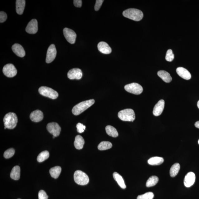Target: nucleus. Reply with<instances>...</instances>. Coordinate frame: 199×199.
<instances>
[{
    "label": "nucleus",
    "mask_w": 199,
    "mask_h": 199,
    "mask_svg": "<svg viewBox=\"0 0 199 199\" xmlns=\"http://www.w3.org/2000/svg\"><path fill=\"white\" fill-rule=\"evenodd\" d=\"M95 101L94 99L82 101L78 104L73 107L72 112L75 115H78L86 110L89 108L94 104Z\"/></svg>",
    "instance_id": "f257e3e1"
},
{
    "label": "nucleus",
    "mask_w": 199,
    "mask_h": 199,
    "mask_svg": "<svg viewBox=\"0 0 199 199\" xmlns=\"http://www.w3.org/2000/svg\"><path fill=\"white\" fill-rule=\"evenodd\" d=\"M123 15L125 17L135 21H139L143 17V12L140 10L131 8L125 10L123 12Z\"/></svg>",
    "instance_id": "f03ea898"
},
{
    "label": "nucleus",
    "mask_w": 199,
    "mask_h": 199,
    "mask_svg": "<svg viewBox=\"0 0 199 199\" xmlns=\"http://www.w3.org/2000/svg\"><path fill=\"white\" fill-rule=\"evenodd\" d=\"M3 122L5 129H14L17 125L18 122L17 115L15 113H8L4 117Z\"/></svg>",
    "instance_id": "7ed1b4c3"
},
{
    "label": "nucleus",
    "mask_w": 199,
    "mask_h": 199,
    "mask_svg": "<svg viewBox=\"0 0 199 199\" xmlns=\"http://www.w3.org/2000/svg\"><path fill=\"white\" fill-rule=\"evenodd\" d=\"M118 115L119 118L123 121L133 122L135 119L134 111L131 109H126L120 111Z\"/></svg>",
    "instance_id": "20e7f679"
},
{
    "label": "nucleus",
    "mask_w": 199,
    "mask_h": 199,
    "mask_svg": "<svg viewBox=\"0 0 199 199\" xmlns=\"http://www.w3.org/2000/svg\"><path fill=\"white\" fill-rule=\"evenodd\" d=\"M74 179L76 183L82 186L88 184L89 181L88 176L80 170H77L75 172Z\"/></svg>",
    "instance_id": "39448f33"
},
{
    "label": "nucleus",
    "mask_w": 199,
    "mask_h": 199,
    "mask_svg": "<svg viewBox=\"0 0 199 199\" xmlns=\"http://www.w3.org/2000/svg\"><path fill=\"white\" fill-rule=\"evenodd\" d=\"M40 94L52 99H56L58 96V93L53 89L46 86H42L38 89Z\"/></svg>",
    "instance_id": "423d86ee"
},
{
    "label": "nucleus",
    "mask_w": 199,
    "mask_h": 199,
    "mask_svg": "<svg viewBox=\"0 0 199 199\" xmlns=\"http://www.w3.org/2000/svg\"><path fill=\"white\" fill-rule=\"evenodd\" d=\"M124 88L127 92L136 95L141 94L143 91V89L141 85L136 83L125 85Z\"/></svg>",
    "instance_id": "0eeeda50"
},
{
    "label": "nucleus",
    "mask_w": 199,
    "mask_h": 199,
    "mask_svg": "<svg viewBox=\"0 0 199 199\" xmlns=\"http://www.w3.org/2000/svg\"><path fill=\"white\" fill-rule=\"evenodd\" d=\"M3 72L4 75L8 78H13L17 74V70L14 65L7 64L3 67Z\"/></svg>",
    "instance_id": "6e6552de"
},
{
    "label": "nucleus",
    "mask_w": 199,
    "mask_h": 199,
    "mask_svg": "<svg viewBox=\"0 0 199 199\" xmlns=\"http://www.w3.org/2000/svg\"><path fill=\"white\" fill-rule=\"evenodd\" d=\"M63 33L67 41L71 44H74L76 41V34L73 30L68 28L63 30Z\"/></svg>",
    "instance_id": "1a4fd4ad"
},
{
    "label": "nucleus",
    "mask_w": 199,
    "mask_h": 199,
    "mask_svg": "<svg viewBox=\"0 0 199 199\" xmlns=\"http://www.w3.org/2000/svg\"><path fill=\"white\" fill-rule=\"evenodd\" d=\"M46 129L48 131L55 137H57L60 134L61 128L57 123L52 122L48 123L46 126Z\"/></svg>",
    "instance_id": "9d476101"
},
{
    "label": "nucleus",
    "mask_w": 199,
    "mask_h": 199,
    "mask_svg": "<svg viewBox=\"0 0 199 199\" xmlns=\"http://www.w3.org/2000/svg\"><path fill=\"white\" fill-rule=\"evenodd\" d=\"M56 50L54 44L51 45L48 48L46 58V62L48 64L50 63L56 58Z\"/></svg>",
    "instance_id": "9b49d317"
},
{
    "label": "nucleus",
    "mask_w": 199,
    "mask_h": 199,
    "mask_svg": "<svg viewBox=\"0 0 199 199\" xmlns=\"http://www.w3.org/2000/svg\"><path fill=\"white\" fill-rule=\"evenodd\" d=\"M83 75L82 70L79 68H74L70 70L68 73V78L71 80H80Z\"/></svg>",
    "instance_id": "f8f14e48"
},
{
    "label": "nucleus",
    "mask_w": 199,
    "mask_h": 199,
    "mask_svg": "<svg viewBox=\"0 0 199 199\" xmlns=\"http://www.w3.org/2000/svg\"><path fill=\"white\" fill-rule=\"evenodd\" d=\"M38 30V22L35 19H32L28 23L26 28V32L30 34H35Z\"/></svg>",
    "instance_id": "ddd939ff"
},
{
    "label": "nucleus",
    "mask_w": 199,
    "mask_h": 199,
    "mask_svg": "<svg viewBox=\"0 0 199 199\" xmlns=\"http://www.w3.org/2000/svg\"><path fill=\"white\" fill-rule=\"evenodd\" d=\"M196 180L195 174L192 172H190L185 177L184 183L187 187H190L193 185Z\"/></svg>",
    "instance_id": "4468645a"
},
{
    "label": "nucleus",
    "mask_w": 199,
    "mask_h": 199,
    "mask_svg": "<svg viewBox=\"0 0 199 199\" xmlns=\"http://www.w3.org/2000/svg\"><path fill=\"white\" fill-rule=\"evenodd\" d=\"M165 102L163 100H161L158 101L155 105L153 109V113L155 116H158L162 114L163 112Z\"/></svg>",
    "instance_id": "2eb2a0df"
},
{
    "label": "nucleus",
    "mask_w": 199,
    "mask_h": 199,
    "mask_svg": "<svg viewBox=\"0 0 199 199\" xmlns=\"http://www.w3.org/2000/svg\"><path fill=\"white\" fill-rule=\"evenodd\" d=\"M12 50L16 55L20 57H23L25 56V51L21 45L18 44H14L12 46Z\"/></svg>",
    "instance_id": "dca6fc26"
},
{
    "label": "nucleus",
    "mask_w": 199,
    "mask_h": 199,
    "mask_svg": "<svg viewBox=\"0 0 199 199\" xmlns=\"http://www.w3.org/2000/svg\"><path fill=\"white\" fill-rule=\"evenodd\" d=\"M43 114L39 110L34 111L30 115V119L34 122H39L43 119Z\"/></svg>",
    "instance_id": "f3484780"
},
{
    "label": "nucleus",
    "mask_w": 199,
    "mask_h": 199,
    "mask_svg": "<svg viewBox=\"0 0 199 199\" xmlns=\"http://www.w3.org/2000/svg\"><path fill=\"white\" fill-rule=\"evenodd\" d=\"M97 47L99 51L105 54H110L112 51L111 48L108 44L104 42H100L98 44Z\"/></svg>",
    "instance_id": "a211bd4d"
},
{
    "label": "nucleus",
    "mask_w": 199,
    "mask_h": 199,
    "mask_svg": "<svg viewBox=\"0 0 199 199\" xmlns=\"http://www.w3.org/2000/svg\"><path fill=\"white\" fill-rule=\"evenodd\" d=\"M177 74L182 78L187 80H190L192 75L190 72L186 69L182 67H178L176 70Z\"/></svg>",
    "instance_id": "6ab92c4d"
},
{
    "label": "nucleus",
    "mask_w": 199,
    "mask_h": 199,
    "mask_svg": "<svg viewBox=\"0 0 199 199\" xmlns=\"http://www.w3.org/2000/svg\"><path fill=\"white\" fill-rule=\"evenodd\" d=\"M26 1L24 0H17L16 1V12L19 15L23 14L25 8Z\"/></svg>",
    "instance_id": "aec40b11"
},
{
    "label": "nucleus",
    "mask_w": 199,
    "mask_h": 199,
    "mask_svg": "<svg viewBox=\"0 0 199 199\" xmlns=\"http://www.w3.org/2000/svg\"><path fill=\"white\" fill-rule=\"evenodd\" d=\"M158 75L166 83H170L172 80V78L170 74L166 71L160 70L158 72Z\"/></svg>",
    "instance_id": "412c9836"
},
{
    "label": "nucleus",
    "mask_w": 199,
    "mask_h": 199,
    "mask_svg": "<svg viewBox=\"0 0 199 199\" xmlns=\"http://www.w3.org/2000/svg\"><path fill=\"white\" fill-rule=\"evenodd\" d=\"M85 144V141L82 136L78 135L76 136L74 142V146L76 149H82Z\"/></svg>",
    "instance_id": "4be33fe9"
},
{
    "label": "nucleus",
    "mask_w": 199,
    "mask_h": 199,
    "mask_svg": "<svg viewBox=\"0 0 199 199\" xmlns=\"http://www.w3.org/2000/svg\"><path fill=\"white\" fill-rule=\"evenodd\" d=\"M113 176L114 178L122 188L125 189L126 188V186L122 177L119 174L116 172H114Z\"/></svg>",
    "instance_id": "5701e85b"
},
{
    "label": "nucleus",
    "mask_w": 199,
    "mask_h": 199,
    "mask_svg": "<svg viewBox=\"0 0 199 199\" xmlns=\"http://www.w3.org/2000/svg\"><path fill=\"white\" fill-rule=\"evenodd\" d=\"M20 169L19 166H16L12 168L10 176L12 179L17 180L20 179Z\"/></svg>",
    "instance_id": "b1692460"
},
{
    "label": "nucleus",
    "mask_w": 199,
    "mask_h": 199,
    "mask_svg": "<svg viewBox=\"0 0 199 199\" xmlns=\"http://www.w3.org/2000/svg\"><path fill=\"white\" fill-rule=\"evenodd\" d=\"M164 159L163 158L160 157H152L148 160V163L150 165L153 166L159 165L163 163Z\"/></svg>",
    "instance_id": "393cba45"
},
{
    "label": "nucleus",
    "mask_w": 199,
    "mask_h": 199,
    "mask_svg": "<svg viewBox=\"0 0 199 199\" xmlns=\"http://www.w3.org/2000/svg\"><path fill=\"white\" fill-rule=\"evenodd\" d=\"M49 172L52 177L56 179L60 175L61 172V168L60 166H56L51 168Z\"/></svg>",
    "instance_id": "a878e982"
},
{
    "label": "nucleus",
    "mask_w": 199,
    "mask_h": 199,
    "mask_svg": "<svg viewBox=\"0 0 199 199\" xmlns=\"http://www.w3.org/2000/svg\"><path fill=\"white\" fill-rule=\"evenodd\" d=\"M105 130L108 135L111 137L116 138L119 135L118 133L115 128L111 125H108L105 128Z\"/></svg>",
    "instance_id": "bb28decb"
},
{
    "label": "nucleus",
    "mask_w": 199,
    "mask_h": 199,
    "mask_svg": "<svg viewBox=\"0 0 199 199\" xmlns=\"http://www.w3.org/2000/svg\"><path fill=\"white\" fill-rule=\"evenodd\" d=\"M180 165L178 163L173 164L170 168V176L172 177H175L177 175L180 170Z\"/></svg>",
    "instance_id": "cd10ccee"
},
{
    "label": "nucleus",
    "mask_w": 199,
    "mask_h": 199,
    "mask_svg": "<svg viewBox=\"0 0 199 199\" xmlns=\"http://www.w3.org/2000/svg\"><path fill=\"white\" fill-rule=\"evenodd\" d=\"M159 181V178L157 176H152L149 177L146 183V186L147 187H152L156 185Z\"/></svg>",
    "instance_id": "c85d7f7f"
},
{
    "label": "nucleus",
    "mask_w": 199,
    "mask_h": 199,
    "mask_svg": "<svg viewBox=\"0 0 199 199\" xmlns=\"http://www.w3.org/2000/svg\"><path fill=\"white\" fill-rule=\"evenodd\" d=\"M112 147V144L109 141H103L100 143L98 148L100 151H104L110 149Z\"/></svg>",
    "instance_id": "c756f323"
},
{
    "label": "nucleus",
    "mask_w": 199,
    "mask_h": 199,
    "mask_svg": "<svg viewBox=\"0 0 199 199\" xmlns=\"http://www.w3.org/2000/svg\"><path fill=\"white\" fill-rule=\"evenodd\" d=\"M50 154L47 151H45L41 152L38 155L37 160L38 162H43L48 159L49 157Z\"/></svg>",
    "instance_id": "7c9ffc66"
},
{
    "label": "nucleus",
    "mask_w": 199,
    "mask_h": 199,
    "mask_svg": "<svg viewBox=\"0 0 199 199\" xmlns=\"http://www.w3.org/2000/svg\"><path fill=\"white\" fill-rule=\"evenodd\" d=\"M154 194L153 192H149L146 193L141 195L138 196L137 199H153Z\"/></svg>",
    "instance_id": "2f4dec72"
},
{
    "label": "nucleus",
    "mask_w": 199,
    "mask_h": 199,
    "mask_svg": "<svg viewBox=\"0 0 199 199\" xmlns=\"http://www.w3.org/2000/svg\"><path fill=\"white\" fill-rule=\"evenodd\" d=\"M15 150L13 148H10L7 150L4 153V157L6 159H9L12 157L15 154Z\"/></svg>",
    "instance_id": "473e14b6"
},
{
    "label": "nucleus",
    "mask_w": 199,
    "mask_h": 199,
    "mask_svg": "<svg viewBox=\"0 0 199 199\" xmlns=\"http://www.w3.org/2000/svg\"><path fill=\"white\" fill-rule=\"evenodd\" d=\"M165 59L167 61L171 62L174 59V55L172 50H168L166 53Z\"/></svg>",
    "instance_id": "72a5a7b5"
},
{
    "label": "nucleus",
    "mask_w": 199,
    "mask_h": 199,
    "mask_svg": "<svg viewBox=\"0 0 199 199\" xmlns=\"http://www.w3.org/2000/svg\"><path fill=\"white\" fill-rule=\"evenodd\" d=\"M77 130V131L80 133H84L85 129H86V126L84 125H83L82 124L80 123H78L76 125Z\"/></svg>",
    "instance_id": "f704fd0d"
},
{
    "label": "nucleus",
    "mask_w": 199,
    "mask_h": 199,
    "mask_svg": "<svg viewBox=\"0 0 199 199\" xmlns=\"http://www.w3.org/2000/svg\"><path fill=\"white\" fill-rule=\"evenodd\" d=\"M38 197L39 199H48V198L46 192L42 190L38 192Z\"/></svg>",
    "instance_id": "c9c22d12"
},
{
    "label": "nucleus",
    "mask_w": 199,
    "mask_h": 199,
    "mask_svg": "<svg viewBox=\"0 0 199 199\" xmlns=\"http://www.w3.org/2000/svg\"><path fill=\"white\" fill-rule=\"evenodd\" d=\"M7 19V15L5 12L1 11L0 12V22L1 23L5 22Z\"/></svg>",
    "instance_id": "e433bc0d"
},
{
    "label": "nucleus",
    "mask_w": 199,
    "mask_h": 199,
    "mask_svg": "<svg viewBox=\"0 0 199 199\" xmlns=\"http://www.w3.org/2000/svg\"><path fill=\"white\" fill-rule=\"evenodd\" d=\"M103 0H97L96 4L95 6V9L96 11H98L100 9L101 5H102L103 2Z\"/></svg>",
    "instance_id": "4c0bfd02"
},
{
    "label": "nucleus",
    "mask_w": 199,
    "mask_h": 199,
    "mask_svg": "<svg viewBox=\"0 0 199 199\" xmlns=\"http://www.w3.org/2000/svg\"><path fill=\"white\" fill-rule=\"evenodd\" d=\"M74 4L75 7H80L82 6V1L81 0H74Z\"/></svg>",
    "instance_id": "58836bf2"
},
{
    "label": "nucleus",
    "mask_w": 199,
    "mask_h": 199,
    "mask_svg": "<svg viewBox=\"0 0 199 199\" xmlns=\"http://www.w3.org/2000/svg\"><path fill=\"white\" fill-rule=\"evenodd\" d=\"M195 126L196 128L199 129V121L196 122L195 124Z\"/></svg>",
    "instance_id": "ea45409f"
},
{
    "label": "nucleus",
    "mask_w": 199,
    "mask_h": 199,
    "mask_svg": "<svg viewBox=\"0 0 199 199\" xmlns=\"http://www.w3.org/2000/svg\"><path fill=\"white\" fill-rule=\"evenodd\" d=\"M197 106L198 108V109H199V100L198 101V102L197 103Z\"/></svg>",
    "instance_id": "a19ab883"
},
{
    "label": "nucleus",
    "mask_w": 199,
    "mask_h": 199,
    "mask_svg": "<svg viewBox=\"0 0 199 199\" xmlns=\"http://www.w3.org/2000/svg\"><path fill=\"white\" fill-rule=\"evenodd\" d=\"M56 137H55L54 136H53V138H55Z\"/></svg>",
    "instance_id": "79ce46f5"
},
{
    "label": "nucleus",
    "mask_w": 199,
    "mask_h": 199,
    "mask_svg": "<svg viewBox=\"0 0 199 199\" xmlns=\"http://www.w3.org/2000/svg\"><path fill=\"white\" fill-rule=\"evenodd\" d=\"M198 144H199V139L198 140Z\"/></svg>",
    "instance_id": "37998d69"
},
{
    "label": "nucleus",
    "mask_w": 199,
    "mask_h": 199,
    "mask_svg": "<svg viewBox=\"0 0 199 199\" xmlns=\"http://www.w3.org/2000/svg\"></svg>",
    "instance_id": "c03bdc74"
}]
</instances>
